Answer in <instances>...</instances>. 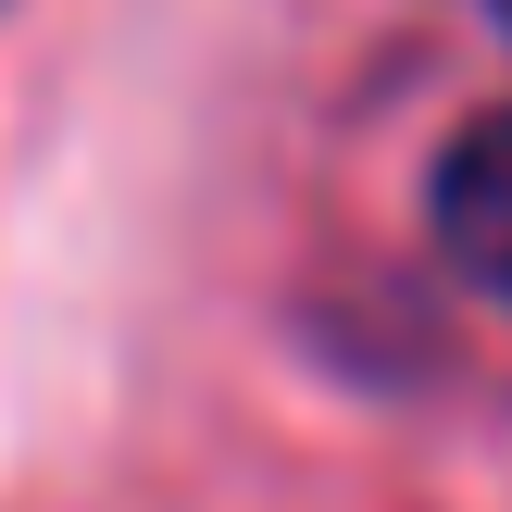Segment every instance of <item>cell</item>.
Masks as SVG:
<instances>
[{"instance_id":"obj_1","label":"cell","mask_w":512,"mask_h":512,"mask_svg":"<svg viewBox=\"0 0 512 512\" xmlns=\"http://www.w3.org/2000/svg\"><path fill=\"white\" fill-rule=\"evenodd\" d=\"M438 238L463 250L475 288L512 300V113H488L463 150H450V175H438Z\"/></svg>"}]
</instances>
